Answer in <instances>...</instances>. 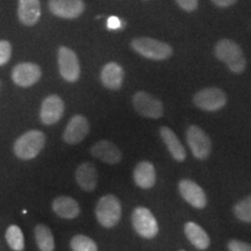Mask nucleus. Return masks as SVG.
<instances>
[{"label": "nucleus", "instance_id": "20e7f679", "mask_svg": "<svg viewBox=\"0 0 251 251\" xmlns=\"http://www.w3.org/2000/svg\"><path fill=\"white\" fill-rule=\"evenodd\" d=\"M122 207L114 194H106L99 199L96 206L97 220L103 228H113L121 220Z\"/></svg>", "mask_w": 251, "mask_h": 251}, {"label": "nucleus", "instance_id": "423d86ee", "mask_svg": "<svg viewBox=\"0 0 251 251\" xmlns=\"http://www.w3.org/2000/svg\"><path fill=\"white\" fill-rule=\"evenodd\" d=\"M193 102L202 111L216 112L225 107L227 103V96L219 87H206L194 94Z\"/></svg>", "mask_w": 251, "mask_h": 251}, {"label": "nucleus", "instance_id": "1a4fd4ad", "mask_svg": "<svg viewBox=\"0 0 251 251\" xmlns=\"http://www.w3.org/2000/svg\"><path fill=\"white\" fill-rule=\"evenodd\" d=\"M133 106L135 111L144 118L159 119L163 117L164 107L161 100L144 91H139L133 97Z\"/></svg>", "mask_w": 251, "mask_h": 251}, {"label": "nucleus", "instance_id": "39448f33", "mask_svg": "<svg viewBox=\"0 0 251 251\" xmlns=\"http://www.w3.org/2000/svg\"><path fill=\"white\" fill-rule=\"evenodd\" d=\"M131 224L137 234L141 237L147 238H153L158 234V224L157 220L151 212L149 211L146 207L139 206L133 211L131 214Z\"/></svg>", "mask_w": 251, "mask_h": 251}, {"label": "nucleus", "instance_id": "ddd939ff", "mask_svg": "<svg viewBox=\"0 0 251 251\" xmlns=\"http://www.w3.org/2000/svg\"><path fill=\"white\" fill-rule=\"evenodd\" d=\"M64 101L61 97L51 94L42 101L40 109V119L43 125L51 126L61 120L64 114Z\"/></svg>", "mask_w": 251, "mask_h": 251}, {"label": "nucleus", "instance_id": "a878e982", "mask_svg": "<svg viewBox=\"0 0 251 251\" xmlns=\"http://www.w3.org/2000/svg\"><path fill=\"white\" fill-rule=\"evenodd\" d=\"M234 214L240 221L251 224V196H248L240 200L233 208Z\"/></svg>", "mask_w": 251, "mask_h": 251}, {"label": "nucleus", "instance_id": "412c9836", "mask_svg": "<svg viewBox=\"0 0 251 251\" xmlns=\"http://www.w3.org/2000/svg\"><path fill=\"white\" fill-rule=\"evenodd\" d=\"M52 211L59 218L72 220L76 219L80 214V207L74 198L61 196L55 198V200L52 201Z\"/></svg>", "mask_w": 251, "mask_h": 251}, {"label": "nucleus", "instance_id": "5701e85b", "mask_svg": "<svg viewBox=\"0 0 251 251\" xmlns=\"http://www.w3.org/2000/svg\"><path fill=\"white\" fill-rule=\"evenodd\" d=\"M35 241L40 251H54L55 250V238L48 226L37 225L34 229Z\"/></svg>", "mask_w": 251, "mask_h": 251}, {"label": "nucleus", "instance_id": "f8f14e48", "mask_svg": "<svg viewBox=\"0 0 251 251\" xmlns=\"http://www.w3.org/2000/svg\"><path fill=\"white\" fill-rule=\"evenodd\" d=\"M178 190L183 199L194 208L202 209L207 206V200L205 191L199 186L196 181L191 179H183L178 184Z\"/></svg>", "mask_w": 251, "mask_h": 251}, {"label": "nucleus", "instance_id": "a211bd4d", "mask_svg": "<svg viewBox=\"0 0 251 251\" xmlns=\"http://www.w3.org/2000/svg\"><path fill=\"white\" fill-rule=\"evenodd\" d=\"M18 18L25 26H34L41 18L40 0H19Z\"/></svg>", "mask_w": 251, "mask_h": 251}, {"label": "nucleus", "instance_id": "0eeeda50", "mask_svg": "<svg viewBox=\"0 0 251 251\" xmlns=\"http://www.w3.org/2000/svg\"><path fill=\"white\" fill-rule=\"evenodd\" d=\"M186 141L191 151L197 159L203 161L212 152V141L201 128L196 125L190 126L186 130Z\"/></svg>", "mask_w": 251, "mask_h": 251}, {"label": "nucleus", "instance_id": "9b49d317", "mask_svg": "<svg viewBox=\"0 0 251 251\" xmlns=\"http://www.w3.org/2000/svg\"><path fill=\"white\" fill-rule=\"evenodd\" d=\"M89 133V120L83 115L77 114L70 119L68 126L65 127L64 133H63V140L70 146H76V144H79L81 141L85 139Z\"/></svg>", "mask_w": 251, "mask_h": 251}, {"label": "nucleus", "instance_id": "cd10ccee", "mask_svg": "<svg viewBox=\"0 0 251 251\" xmlns=\"http://www.w3.org/2000/svg\"><path fill=\"white\" fill-rule=\"evenodd\" d=\"M229 251H251V244L240 240H231L228 243Z\"/></svg>", "mask_w": 251, "mask_h": 251}, {"label": "nucleus", "instance_id": "bb28decb", "mask_svg": "<svg viewBox=\"0 0 251 251\" xmlns=\"http://www.w3.org/2000/svg\"><path fill=\"white\" fill-rule=\"evenodd\" d=\"M12 55V46L8 41L0 40V65H5Z\"/></svg>", "mask_w": 251, "mask_h": 251}, {"label": "nucleus", "instance_id": "7ed1b4c3", "mask_svg": "<svg viewBox=\"0 0 251 251\" xmlns=\"http://www.w3.org/2000/svg\"><path fill=\"white\" fill-rule=\"evenodd\" d=\"M46 146V135L41 130H28L15 141L13 150L15 156L24 161L35 158Z\"/></svg>", "mask_w": 251, "mask_h": 251}, {"label": "nucleus", "instance_id": "f3484780", "mask_svg": "<svg viewBox=\"0 0 251 251\" xmlns=\"http://www.w3.org/2000/svg\"><path fill=\"white\" fill-rule=\"evenodd\" d=\"M75 177H76L77 184L79 185L81 190L86 191V192H92L96 190L97 184H98V172L92 163H81L76 169Z\"/></svg>", "mask_w": 251, "mask_h": 251}, {"label": "nucleus", "instance_id": "f03ea898", "mask_svg": "<svg viewBox=\"0 0 251 251\" xmlns=\"http://www.w3.org/2000/svg\"><path fill=\"white\" fill-rule=\"evenodd\" d=\"M130 46L135 52L152 61H165L174 54L170 45L151 37H136L131 41Z\"/></svg>", "mask_w": 251, "mask_h": 251}, {"label": "nucleus", "instance_id": "393cba45", "mask_svg": "<svg viewBox=\"0 0 251 251\" xmlns=\"http://www.w3.org/2000/svg\"><path fill=\"white\" fill-rule=\"evenodd\" d=\"M70 247L72 251H98V246L92 238L80 234L71 238Z\"/></svg>", "mask_w": 251, "mask_h": 251}, {"label": "nucleus", "instance_id": "2eb2a0df", "mask_svg": "<svg viewBox=\"0 0 251 251\" xmlns=\"http://www.w3.org/2000/svg\"><path fill=\"white\" fill-rule=\"evenodd\" d=\"M91 155L107 164H118L122 159L121 150L114 143L107 140H101L91 147Z\"/></svg>", "mask_w": 251, "mask_h": 251}, {"label": "nucleus", "instance_id": "4468645a", "mask_svg": "<svg viewBox=\"0 0 251 251\" xmlns=\"http://www.w3.org/2000/svg\"><path fill=\"white\" fill-rule=\"evenodd\" d=\"M49 9L62 19H76L85 11L84 0H49Z\"/></svg>", "mask_w": 251, "mask_h": 251}, {"label": "nucleus", "instance_id": "6e6552de", "mask_svg": "<svg viewBox=\"0 0 251 251\" xmlns=\"http://www.w3.org/2000/svg\"><path fill=\"white\" fill-rule=\"evenodd\" d=\"M59 74L69 83H76L80 77V64L76 52L68 47H61L57 55Z\"/></svg>", "mask_w": 251, "mask_h": 251}, {"label": "nucleus", "instance_id": "dca6fc26", "mask_svg": "<svg viewBox=\"0 0 251 251\" xmlns=\"http://www.w3.org/2000/svg\"><path fill=\"white\" fill-rule=\"evenodd\" d=\"M100 80L106 89L118 91L121 89L125 80V71L120 64L109 62L105 64L100 72Z\"/></svg>", "mask_w": 251, "mask_h": 251}, {"label": "nucleus", "instance_id": "6ab92c4d", "mask_svg": "<svg viewBox=\"0 0 251 251\" xmlns=\"http://www.w3.org/2000/svg\"><path fill=\"white\" fill-rule=\"evenodd\" d=\"M135 184L141 188L148 190L155 186L156 184V170L152 163L142 161L137 163L133 172Z\"/></svg>", "mask_w": 251, "mask_h": 251}, {"label": "nucleus", "instance_id": "9d476101", "mask_svg": "<svg viewBox=\"0 0 251 251\" xmlns=\"http://www.w3.org/2000/svg\"><path fill=\"white\" fill-rule=\"evenodd\" d=\"M41 76H42L41 68L35 63L30 62L19 63L12 71V79H13L14 84L21 87L35 85L41 79Z\"/></svg>", "mask_w": 251, "mask_h": 251}, {"label": "nucleus", "instance_id": "4be33fe9", "mask_svg": "<svg viewBox=\"0 0 251 251\" xmlns=\"http://www.w3.org/2000/svg\"><path fill=\"white\" fill-rule=\"evenodd\" d=\"M184 233L187 240L199 250H206L211 244L208 234L196 222H186L184 226Z\"/></svg>", "mask_w": 251, "mask_h": 251}, {"label": "nucleus", "instance_id": "f257e3e1", "mask_svg": "<svg viewBox=\"0 0 251 251\" xmlns=\"http://www.w3.org/2000/svg\"><path fill=\"white\" fill-rule=\"evenodd\" d=\"M214 54L219 61L224 62L234 74H242L246 70L247 61L242 49L233 40L222 39L215 45Z\"/></svg>", "mask_w": 251, "mask_h": 251}, {"label": "nucleus", "instance_id": "c756f323", "mask_svg": "<svg viewBox=\"0 0 251 251\" xmlns=\"http://www.w3.org/2000/svg\"><path fill=\"white\" fill-rule=\"evenodd\" d=\"M125 26V24L118 17H109L107 19V28L109 30H118L121 29Z\"/></svg>", "mask_w": 251, "mask_h": 251}, {"label": "nucleus", "instance_id": "aec40b11", "mask_svg": "<svg viewBox=\"0 0 251 251\" xmlns=\"http://www.w3.org/2000/svg\"><path fill=\"white\" fill-rule=\"evenodd\" d=\"M159 135H161V139L164 142L166 149L169 150V152L171 153V156L174 157L176 161L184 162L186 159V150H185L183 144L180 143L175 131L171 128L164 126L159 129Z\"/></svg>", "mask_w": 251, "mask_h": 251}, {"label": "nucleus", "instance_id": "c85d7f7f", "mask_svg": "<svg viewBox=\"0 0 251 251\" xmlns=\"http://www.w3.org/2000/svg\"><path fill=\"white\" fill-rule=\"evenodd\" d=\"M176 2L185 12H193L197 9L199 0H176Z\"/></svg>", "mask_w": 251, "mask_h": 251}, {"label": "nucleus", "instance_id": "2f4dec72", "mask_svg": "<svg viewBox=\"0 0 251 251\" xmlns=\"http://www.w3.org/2000/svg\"><path fill=\"white\" fill-rule=\"evenodd\" d=\"M181 251H184V250H181Z\"/></svg>", "mask_w": 251, "mask_h": 251}, {"label": "nucleus", "instance_id": "7c9ffc66", "mask_svg": "<svg viewBox=\"0 0 251 251\" xmlns=\"http://www.w3.org/2000/svg\"><path fill=\"white\" fill-rule=\"evenodd\" d=\"M237 0H212V2L215 6H218L220 8H226L229 7V6L234 5Z\"/></svg>", "mask_w": 251, "mask_h": 251}, {"label": "nucleus", "instance_id": "b1692460", "mask_svg": "<svg viewBox=\"0 0 251 251\" xmlns=\"http://www.w3.org/2000/svg\"><path fill=\"white\" fill-rule=\"evenodd\" d=\"M6 237V242L11 248L12 250L14 251H23L25 249V237H24V233L19 226L12 225L9 226L6 230L5 234Z\"/></svg>", "mask_w": 251, "mask_h": 251}]
</instances>
